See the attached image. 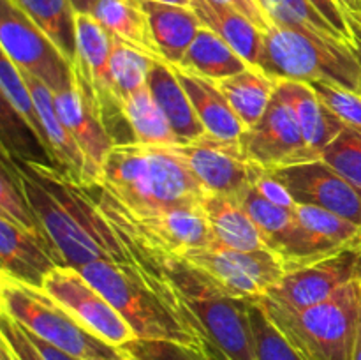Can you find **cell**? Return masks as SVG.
I'll use <instances>...</instances> for the list:
<instances>
[{
	"instance_id": "1",
	"label": "cell",
	"mask_w": 361,
	"mask_h": 360,
	"mask_svg": "<svg viewBox=\"0 0 361 360\" xmlns=\"http://www.w3.org/2000/svg\"><path fill=\"white\" fill-rule=\"evenodd\" d=\"M11 161L62 265L80 270L101 260L140 263L83 186L67 179L55 166Z\"/></svg>"
},
{
	"instance_id": "2",
	"label": "cell",
	"mask_w": 361,
	"mask_h": 360,
	"mask_svg": "<svg viewBox=\"0 0 361 360\" xmlns=\"http://www.w3.org/2000/svg\"><path fill=\"white\" fill-rule=\"evenodd\" d=\"M81 275L118 311L136 339L201 346L203 332L171 279L141 263L94 261Z\"/></svg>"
},
{
	"instance_id": "3",
	"label": "cell",
	"mask_w": 361,
	"mask_h": 360,
	"mask_svg": "<svg viewBox=\"0 0 361 360\" xmlns=\"http://www.w3.org/2000/svg\"><path fill=\"white\" fill-rule=\"evenodd\" d=\"M95 186L130 215L201 207L208 194L176 147L143 143L115 145Z\"/></svg>"
},
{
	"instance_id": "4",
	"label": "cell",
	"mask_w": 361,
	"mask_h": 360,
	"mask_svg": "<svg viewBox=\"0 0 361 360\" xmlns=\"http://www.w3.org/2000/svg\"><path fill=\"white\" fill-rule=\"evenodd\" d=\"M274 80L334 83L361 92V66L349 42L271 23L263 32L259 66Z\"/></svg>"
},
{
	"instance_id": "5",
	"label": "cell",
	"mask_w": 361,
	"mask_h": 360,
	"mask_svg": "<svg viewBox=\"0 0 361 360\" xmlns=\"http://www.w3.org/2000/svg\"><path fill=\"white\" fill-rule=\"evenodd\" d=\"M259 304L279 330L309 360H353L361 314V277L305 309H289L268 296Z\"/></svg>"
},
{
	"instance_id": "6",
	"label": "cell",
	"mask_w": 361,
	"mask_h": 360,
	"mask_svg": "<svg viewBox=\"0 0 361 360\" xmlns=\"http://www.w3.org/2000/svg\"><path fill=\"white\" fill-rule=\"evenodd\" d=\"M0 284L2 314L39 339L81 360L111 356L118 352L81 327L44 288H34L4 275Z\"/></svg>"
},
{
	"instance_id": "7",
	"label": "cell",
	"mask_w": 361,
	"mask_h": 360,
	"mask_svg": "<svg viewBox=\"0 0 361 360\" xmlns=\"http://www.w3.org/2000/svg\"><path fill=\"white\" fill-rule=\"evenodd\" d=\"M85 191L106 219L122 228L157 261L162 258H185L187 254L214 246V235L201 207L130 215L122 210L102 187L88 186Z\"/></svg>"
},
{
	"instance_id": "8",
	"label": "cell",
	"mask_w": 361,
	"mask_h": 360,
	"mask_svg": "<svg viewBox=\"0 0 361 360\" xmlns=\"http://www.w3.org/2000/svg\"><path fill=\"white\" fill-rule=\"evenodd\" d=\"M293 224L271 246L286 274L334 258L344 251L361 249V226L314 205L296 203Z\"/></svg>"
},
{
	"instance_id": "9",
	"label": "cell",
	"mask_w": 361,
	"mask_h": 360,
	"mask_svg": "<svg viewBox=\"0 0 361 360\" xmlns=\"http://www.w3.org/2000/svg\"><path fill=\"white\" fill-rule=\"evenodd\" d=\"M215 289L233 299H257L286 275L284 263L270 249L236 251L208 247L182 258Z\"/></svg>"
},
{
	"instance_id": "10",
	"label": "cell",
	"mask_w": 361,
	"mask_h": 360,
	"mask_svg": "<svg viewBox=\"0 0 361 360\" xmlns=\"http://www.w3.org/2000/svg\"><path fill=\"white\" fill-rule=\"evenodd\" d=\"M0 46L21 71L44 83L53 94L74 83V64L11 0H0Z\"/></svg>"
},
{
	"instance_id": "11",
	"label": "cell",
	"mask_w": 361,
	"mask_h": 360,
	"mask_svg": "<svg viewBox=\"0 0 361 360\" xmlns=\"http://www.w3.org/2000/svg\"><path fill=\"white\" fill-rule=\"evenodd\" d=\"M55 108L60 120L83 154V187L95 186L101 179L106 157L116 141L106 126L101 102L90 81L87 80L78 64H74V83L67 90L55 94Z\"/></svg>"
},
{
	"instance_id": "12",
	"label": "cell",
	"mask_w": 361,
	"mask_h": 360,
	"mask_svg": "<svg viewBox=\"0 0 361 360\" xmlns=\"http://www.w3.org/2000/svg\"><path fill=\"white\" fill-rule=\"evenodd\" d=\"M42 288L92 335L115 348L134 341L136 334L122 314L73 267L59 265Z\"/></svg>"
},
{
	"instance_id": "13",
	"label": "cell",
	"mask_w": 361,
	"mask_h": 360,
	"mask_svg": "<svg viewBox=\"0 0 361 360\" xmlns=\"http://www.w3.org/2000/svg\"><path fill=\"white\" fill-rule=\"evenodd\" d=\"M238 141L245 157L268 172L321 159L307 145L291 108L275 94L259 122Z\"/></svg>"
},
{
	"instance_id": "14",
	"label": "cell",
	"mask_w": 361,
	"mask_h": 360,
	"mask_svg": "<svg viewBox=\"0 0 361 360\" xmlns=\"http://www.w3.org/2000/svg\"><path fill=\"white\" fill-rule=\"evenodd\" d=\"M176 150L208 194L238 200L254 184L257 166L245 157L238 140H222L207 133L190 143L176 145Z\"/></svg>"
},
{
	"instance_id": "15",
	"label": "cell",
	"mask_w": 361,
	"mask_h": 360,
	"mask_svg": "<svg viewBox=\"0 0 361 360\" xmlns=\"http://www.w3.org/2000/svg\"><path fill=\"white\" fill-rule=\"evenodd\" d=\"M295 203L314 205L361 226V187L349 182L323 159L270 172Z\"/></svg>"
},
{
	"instance_id": "16",
	"label": "cell",
	"mask_w": 361,
	"mask_h": 360,
	"mask_svg": "<svg viewBox=\"0 0 361 360\" xmlns=\"http://www.w3.org/2000/svg\"><path fill=\"white\" fill-rule=\"evenodd\" d=\"M358 277H361V249H351L310 267L288 272L263 296L289 309H305L324 302Z\"/></svg>"
},
{
	"instance_id": "17",
	"label": "cell",
	"mask_w": 361,
	"mask_h": 360,
	"mask_svg": "<svg viewBox=\"0 0 361 360\" xmlns=\"http://www.w3.org/2000/svg\"><path fill=\"white\" fill-rule=\"evenodd\" d=\"M59 265L62 261L48 240L0 217V267L4 277L42 288L49 272Z\"/></svg>"
},
{
	"instance_id": "18",
	"label": "cell",
	"mask_w": 361,
	"mask_h": 360,
	"mask_svg": "<svg viewBox=\"0 0 361 360\" xmlns=\"http://www.w3.org/2000/svg\"><path fill=\"white\" fill-rule=\"evenodd\" d=\"M113 37L92 14L76 13V62L87 80L90 81L109 129V120L120 116L126 120L122 104L118 102L113 88L109 73V55H111ZM127 122V120H126Z\"/></svg>"
},
{
	"instance_id": "19",
	"label": "cell",
	"mask_w": 361,
	"mask_h": 360,
	"mask_svg": "<svg viewBox=\"0 0 361 360\" xmlns=\"http://www.w3.org/2000/svg\"><path fill=\"white\" fill-rule=\"evenodd\" d=\"M275 95L291 108L307 145L321 157L324 148L342 133L345 124L323 104L314 88L303 81L277 80Z\"/></svg>"
},
{
	"instance_id": "20",
	"label": "cell",
	"mask_w": 361,
	"mask_h": 360,
	"mask_svg": "<svg viewBox=\"0 0 361 360\" xmlns=\"http://www.w3.org/2000/svg\"><path fill=\"white\" fill-rule=\"evenodd\" d=\"M137 4L147 14L152 37L162 60L171 66H178L190 42L203 27L196 11L192 7L173 6L155 0H137Z\"/></svg>"
},
{
	"instance_id": "21",
	"label": "cell",
	"mask_w": 361,
	"mask_h": 360,
	"mask_svg": "<svg viewBox=\"0 0 361 360\" xmlns=\"http://www.w3.org/2000/svg\"><path fill=\"white\" fill-rule=\"evenodd\" d=\"M148 90L164 112L180 145L190 143L207 134V129L201 124L171 64L164 60H155L148 74Z\"/></svg>"
},
{
	"instance_id": "22",
	"label": "cell",
	"mask_w": 361,
	"mask_h": 360,
	"mask_svg": "<svg viewBox=\"0 0 361 360\" xmlns=\"http://www.w3.org/2000/svg\"><path fill=\"white\" fill-rule=\"evenodd\" d=\"M27 80V85L30 87L32 95H34L35 106H37L39 119H41L42 127H44L46 133V141H48V150L51 155L53 162H55L56 168L71 179L73 182H76L78 186H83L85 184V159L81 154L80 147L76 145V141L73 140V136L69 134L67 127L63 126V122L60 120L59 113L55 108V94L46 87L44 83H41L39 80H35L34 76H30L28 73L21 71Z\"/></svg>"
},
{
	"instance_id": "23",
	"label": "cell",
	"mask_w": 361,
	"mask_h": 360,
	"mask_svg": "<svg viewBox=\"0 0 361 360\" xmlns=\"http://www.w3.org/2000/svg\"><path fill=\"white\" fill-rule=\"evenodd\" d=\"M201 208L214 235L212 247L236 251L268 249L263 233L238 200L207 194Z\"/></svg>"
},
{
	"instance_id": "24",
	"label": "cell",
	"mask_w": 361,
	"mask_h": 360,
	"mask_svg": "<svg viewBox=\"0 0 361 360\" xmlns=\"http://www.w3.org/2000/svg\"><path fill=\"white\" fill-rule=\"evenodd\" d=\"M173 69H175L180 83L185 88L207 133L212 136L222 138V140H240L247 127L233 112L226 95L219 88L217 81L208 80L200 74L190 73V71L180 69L176 66H173Z\"/></svg>"
},
{
	"instance_id": "25",
	"label": "cell",
	"mask_w": 361,
	"mask_h": 360,
	"mask_svg": "<svg viewBox=\"0 0 361 360\" xmlns=\"http://www.w3.org/2000/svg\"><path fill=\"white\" fill-rule=\"evenodd\" d=\"M192 9L204 27L221 35L250 67L257 69L263 52V30L221 0H192Z\"/></svg>"
},
{
	"instance_id": "26",
	"label": "cell",
	"mask_w": 361,
	"mask_h": 360,
	"mask_svg": "<svg viewBox=\"0 0 361 360\" xmlns=\"http://www.w3.org/2000/svg\"><path fill=\"white\" fill-rule=\"evenodd\" d=\"M92 16L111 34L113 39L140 49L152 59L162 60L152 37L147 14L137 0H99Z\"/></svg>"
},
{
	"instance_id": "27",
	"label": "cell",
	"mask_w": 361,
	"mask_h": 360,
	"mask_svg": "<svg viewBox=\"0 0 361 360\" xmlns=\"http://www.w3.org/2000/svg\"><path fill=\"white\" fill-rule=\"evenodd\" d=\"M176 67L219 81L243 73L250 66L221 35L203 25Z\"/></svg>"
},
{
	"instance_id": "28",
	"label": "cell",
	"mask_w": 361,
	"mask_h": 360,
	"mask_svg": "<svg viewBox=\"0 0 361 360\" xmlns=\"http://www.w3.org/2000/svg\"><path fill=\"white\" fill-rule=\"evenodd\" d=\"M217 85L236 116L249 129L259 122L268 109V104L275 94L277 80L267 76L256 67H249L243 73L219 80Z\"/></svg>"
},
{
	"instance_id": "29",
	"label": "cell",
	"mask_w": 361,
	"mask_h": 360,
	"mask_svg": "<svg viewBox=\"0 0 361 360\" xmlns=\"http://www.w3.org/2000/svg\"><path fill=\"white\" fill-rule=\"evenodd\" d=\"M122 112L129 124L134 143L159 145V147L180 145L164 112L152 97L148 85L123 101Z\"/></svg>"
},
{
	"instance_id": "30",
	"label": "cell",
	"mask_w": 361,
	"mask_h": 360,
	"mask_svg": "<svg viewBox=\"0 0 361 360\" xmlns=\"http://www.w3.org/2000/svg\"><path fill=\"white\" fill-rule=\"evenodd\" d=\"M41 30L51 37L60 52L76 62V11L71 0H11Z\"/></svg>"
},
{
	"instance_id": "31",
	"label": "cell",
	"mask_w": 361,
	"mask_h": 360,
	"mask_svg": "<svg viewBox=\"0 0 361 360\" xmlns=\"http://www.w3.org/2000/svg\"><path fill=\"white\" fill-rule=\"evenodd\" d=\"M0 140H2V154L9 155L11 159L55 166L51 155L42 147L34 131L2 95H0Z\"/></svg>"
},
{
	"instance_id": "32",
	"label": "cell",
	"mask_w": 361,
	"mask_h": 360,
	"mask_svg": "<svg viewBox=\"0 0 361 360\" xmlns=\"http://www.w3.org/2000/svg\"><path fill=\"white\" fill-rule=\"evenodd\" d=\"M155 59L145 55L140 49L113 39L111 55H109V73H111L113 88L116 99L123 104L134 92L141 90L148 85V74Z\"/></svg>"
},
{
	"instance_id": "33",
	"label": "cell",
	"mask_w": 361,
	"mask_h": 360,
	"mask_svg": "<svg viewBox=\"0 0 361 360\" xmlns=\"http://www.w3.org/2000/svg\"><path fill=\"white\" fill-rule=\"evenodd\" d=\"M0 217L9 219L11 222L34 233L35 236L46 239L41 222L32 210L30 201L21 186L20 173L6 154H2V164H0Z\"/></svg>"
},
{
	"instance_id": "34",
	"label": "cell",
	"mask_w": 361,
	"mask_h": 360,
	"mask_svg": "<svg viewBox=\"0 0 361 360\" xmlns=\"http://www.w3.org/2000/svg\"><path fill=\"white\" fill-rule=\"evenodd\" d=\"M0 92H2V97L13 106L14 112H16L18 115L27 122V126L34 131V134L37 136V140L41 141L42 147L48 150L44 127H42L41 119H39L37 106H35L30 87L27 85V80H25L20 67H18L6 53L0 55ZM53 164H55V162H53Z\"/></svg>"
},
{
	"instance_id": "35",
	"label": "cell",
	"mask_w": 361,
	"mask_h": 360,
	"mask_svg": "<svg viewBox=\"0 0 361 360\" xmlns=\"http://www.w3.org/2000/svg\"><path fill=\"white\" fill-rule=\"evenodd\" d=\"M261 6L267 11L271 23L345 41L309 0H261Z\"/></svg>"
},
{
	"instance_id": "36",
	"label": "cell",
	"mask_w": 361,
	"mask_h": 360,
	"mask_svg": "<svg viewBox=\"0 0 361 360\" xmlns=\"http://www.w3.org/2000/svg\"><path fill=\"white\" fill-rule=\"evenodd\" d=\"M249 316L256 339L257 360H307L279 330L257 299H249Z\"/></svg>"
},
{
	"instance_id": "37",
	"label": "cell",
	"mask_w": 361,
	"mask_h": 360,
	"mask_svg": "<svg viewBox=\"0 0 361 360\" xmlns=\"http://www.w3.org/2000/svg\"><path fill=\"white\" fill-rule=\"evenodd\" d=\"M238 201L243 205L247 214L252 217V221L256 222L257 228L261 229L268 249H271V246L281 239L282 233L293 224V219H295V214H293L295 208H286L270 201L259 193V189L254 184H250L243 191Z\"/></svg>"
},
{
	"instance_id": "38",
	"label": "cell",
	"mask_w": 361,
	"mask_h": 360,
	"mask_svg": "<svg viewBox=\"0 0 361 360\" xmlns=\"http://www.w3.org/2000/svg\"><path fill=\"white\" fill-rule=\"evenodd\" d=\"M321 159L349 182L361 187V129L345 126L342 133L324 148Z\"/></svg>"
},
{
	"instance_id": "39",
	"label": "cell",
	"mask_w": 361,
	"mask_h": 360,
	"mask_svg": "<svg viewBox=\"0 0 361 360\" xmlns=\"http://www.w3.org/2000/svg\"><path fill=\"white\" fill-rule=\"evenodd\" d=\"M120 349L133 360H210L200 346L173 341L134 339Z\"/></svg>"
},
{
	"instance_id": "40",
	"label": "cell",
	"mask_w": 361,
	"mask_h": 360,
	"mask_svg": "<svg viewBox=\"0 0 361 360\" xmlns=\"http://www.w3.org/2000/svg\"><path fill=\"white\" fill-rule=\"evenodd\" d=\"M323 101V104L342 120L345 126H353L361 129V94L349 90V88L338 87L334 83H321L314 81L309 83Z\"/></svg>"
},
{
	"instance_id": "41",
	"label": "cell",
	"mask_w": 361,
	"mask_h": 360,
	"mask_svg": "<svg viewBox=\"0 0 361 360\" xmlns=\"http://www.w3.org/2000/svg\"><path fill=\"white\" fill-rule=\"evenodd\" d=\"M0 337H4L9 342V346L13 348L18 360H44L39 355V352L35 349V346L32 344V341L28 339V335L25 334L23 328H21L16 321L11 320L9 316H6V314H2Z\"/></svg>"
},
{
	"instance_id": "42",
	"label": "cell",
	"mask_w": 361,
	"mask_h": 360,
	"mask_svg": "<svg viewBox=\"0 0 361 360\" xmlns=\"http://www.w3.org/2000/svg\"><path fill=\"white\" fill-rule=\"evenodd\" d=\"M324 18L331 23V27L342 35L348 42H351V30H349L345 11L338 4V0H309Z\"/></svg>"
},
{
	"instance_id": "43",
	"label": "cell",
	"mask_w": 361,
	"mask_h": 360,
	"mask_svg": "<svg viewBox=\"0 0 361 360\" xmlns=\"http://www.w3.org/2000/svg\"><path fill=\"white\" fill-rule=\"evenodd\" d=\"M221 2L229 4L231 7H235L236 11H240L242 14H245L254 25H256L259 30L267 32L271 27V20L268 18L267 11L261 7V4L257 0H221Z\"/></svg>"
},
{
	"instance_id": "44",
	"label": "cell",
	"mask_w": 361,
	"mask_h": 360,
	"mask_svg": "<svg viewBox=\"0 0 361 360\" xmlns=\"http://www.w3.org/2000/svg\"><path fill=\"white\" fill-rule=\"evenodd\" d=\"M21 328H23V327H21ZM23 330H25V328H23ZM25 334L28 335V339L32 341V344L35 346V349L39 352V355H41L44 360H81V359H78V356H73L71 353L63 352V349L56 348V346L49 344V342H46L44 339H39L37 335L30 334V332L25 330Z\"/></svg>"
},
{
	"instance_id": "45",
	"label": "cell",
	"mask_w": 361,
	"mask_h": 360,
	"mask_svg": "<svg viewBox=\"0 0 361 360\" xmlns=\"http://www.w3.org/2000/svg\"><path fill=\"white\" fill-rule=\"evenodd\" d=\"M345 18H348L349 30H351V46L361 66V11H345Z\"/></svg>"
},
{
	"instance_id": "46",
	"label": "cell",
	"mask_w": 361,
	"mask_h": 360,
	"mask_svg": "<svg viewBox=\"0 0 361 360\" xmlns=\"http://www.w3.org/2000/svg\"><path fill=\"white\" fill-rule=\"evenodd\" d=\"M99 0H71L74 11L80 14H92V11H94L95 4Z\"/></svg>"
},
{
	"instance_id": "47",
	"label": "cell",
	"mask_w": 361,
	"mask_h": 360,
	"mask_svg": "<svg viewBox=\"0 0 361 360\" xmlns=\"http://www.w3.org/2000/svg\"><path fill=\"white\" fill-rule=\"evenodd\" d=\"M0 360H18L13 348H11L9 342L4 337H0Z\"/></svg>"
},
{
	"instance_id": "48",
	"label": "cell",
	"mask_w": 361,
	"mask_h": 360,
	"mask_svg": "<svg viewBox=\"0 0 361 360\" xmlns=\"http://www.w3.org/2000/svg\"><path fill=\"white\" fill-rule=\"evenodd\" d=\"M344 11H361V0H338Z\"/></svg>"
},
{
	"instance_id": "49",
	"label": "cell",
	"mask_w": 361,
	"mask_h": 360,
	"mask_svg": "<svg viewBox=\"0 0 361 360\" xmlns=\"http://www.w3.org/2000/svg\"><path fill=\"white\" fill-rule=\"evenodd\" d=\"M353 360H361V314H360L358 335H356V344H355V353H353Z\"/></svg>"
},
{
	"instance_id": "50",
	"label": "cell",
	"mask_w": 361,
	"mask_h": 360,
	"mask_svg": "<svg viewBox=\"0 0 361 360\" xmlns=\"http://www.w3.org/2000/svg\"><path fill=\"white\" fill-rule=\"evenodd\" d=\"M92 360H133V359H130L129 355H126V353H123L122 349L118 348V352H116L115 355H111V356H101V359H92Z\"/></svg>"
},
{
	"instance_id": "51",
	"label": "cell",
	"mask_w": 361,
	"mask_h": 360,
	"mask_svg": "<svg viewBox=\"0 0 361 360\" xmlns=\"http://www.w3.org/2000/svg\"><path fill=\"white\" fill-rule=\"evenodd\" d=\"M155 2L173 4V6H183V7H192V0H155Z\"/></svg>"
},
{
	"instance_id": "52",
	"label": "cell",
	"mask_w": 361,
	"mask_h": 360,
	"mask_svg": "<svg viewBox=\"0 0 361 360\" xmlns=\"http://www.w3.org/2000/svg\"><path fill=\"white\" fill-rule=\"evenodd\" d=\"M257 2H259V4H261V0H257ZM261 7H263V6H261Z\"/></svg>"
},
{
	"instance_id": "53",
	"label": "cell",
	"mask_w": 361,
	"mask_h": 360,
	"mask_svg": "<svg viewBox=\"0 0 361 360\" xmlns=\"http://www.w3.org/2000/svg\"><path fill=\"white\" fill-rule=\"evenodd\" d=\"M305 359H307V356H305ZM307 360H309V359H307Z\"/></svg>"
}]
</instances>
